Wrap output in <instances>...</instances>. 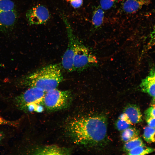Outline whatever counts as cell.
<instances>
[{
    "instance_id": "1",
    "label": "cell",
    "mask_w": 155,
    "mask_h": 155,
    "mask_svg": "<svg viewBox=\"0 0 155 155\" xmlns=\"http://www.w3.org/2000/svg\"><path fill=\"white\" fill-rule=\"evenodd\" d=\"M107 120L103 116L76 119L68 124V134L74 142L88 147L101 146L107 138Z\"/></svg>"
},
{
    "instance_id": "2",
    "label": "cell",
    "mask_w": 155,
    "mask_h": 155,
    "mask_svg": "<svg viewBox=\"0 0 155 155\" xmlns=\"http://www.w3.org/2000/svg\"><path fill=\"white\" fill-rule=\"evenodd\" d=\"M63 79L60 65L51 64L19 79L17 84L20 86L36 87L46 92L57 88Z\"/></svg>"
},
{
    "instance_id": "3",
    "label": "cell",
    "mask_w": 155,
    "mask_h": 155,
    "mask_svg": "<svg viewBox=\"0 0 155 155\" xmlns=\"http://www.w3.org/2000/svg\"><path fill=\"white\" fill-rule=\"evenodd\" d=\"M71 100V93L70 91L56 88L45 93L43 104L49 111H57L69 107Z\"/></svg>"
},
{
    "instance_id": "4",
    "label": "cell",
    "mask_w": 155,
    "mask_h": 155,
    "mask_svg": "<svg viewBox=\"0 0 155 155\" xmlns=\"http://www.w3.org/2000/svg\"><path fill=\"white\" fill-rule=\"evenodd\" d=\"M45 92L34 87H30L23 93L17 96L14 102L20 109L29 111L36 109V106L43 104V100Z\"/></svg>"
},
{
    "instance_id": "5",
    "label": "cell",
    "mask_w": 155,
    "mask_h": 155,
    "mask_svg": "<svg viewBox=\"0 0 155 155\" xmlns=\"http://www.w3.org/2000/svg\"><path fill=\"white\" fill-rule=\"evenodd\" d=\"M97 62L96 57L92 54L88 49L76 37L73 59V71L83 70Z\"/></svg>"
},
{
    "instance_id": "6",
    "label": "cell",
    "mask_w": 155,
    "mask_h": 155,
    "mask_svg": "<svg viewBox=\"0 0 155 155\" xmlns=\"http://www.w3.org/2000/svg\"><path fill=\"white\" fill-rule=\"evenodd\" d=\"M67 30L68 38V44L67 49L63 55L61 60V65L63 68L68 72L73 71V59L75 47L76 36L74 34L71 26L67 18L62 16Z\"/></svg>"
},
{
    "instance_id": "7",
    "label": "cell",
    "mask_w": 155,
    "mask_h": 155,
    "mask_svg": "<svg viewBox=\"0 0 155 155\" xmlns=\"http://www.w3.org/2000/svg\"><path fill=\"white\" fill-rule=\"evenodd\" d=\"M26 16L30 25L45 24L50 18L48 9L44 6L40 5L34 6L28 10Z\"/></svg>"
},
{
    "instance_id": "8",
    "label": "cell",
    "mask_w": 155,
    "mask_h": 155,
    "mask_svg": "<svg viewBox=\"0 0 155 155\" xmlns=\"http://www.w3.org/2000/svg\"><path fill=\"white\" fill-rule=\"evenodd\" d=\"M16 10L0 11V31L7 33L13 29L17 22Z\"/></svg>"
},
{
    "instance_id": "9",
    "label": "cell",
    "mask_w": 155,
    "mask_h": 155,
    "mask_svg": "<svg viewBox=\"0 0 155 155\" xmlns=\"http://www.w3.org/2000/svg\"><path fill=\"white\" fill-rule=\"evenodd\" d=\"M141 90L155 98V67L152 68L148 75L140 84Z\"/></svg>"
},
{
    "instance_id": "10",
    "label": "cell",
    "mask_w": 155,
    "mask_h": 155,
    "mask_svg": "<svg viewBox=\"0 0 155 155\" xmlns=\"http://www.w3.org/2000/svg\"><path fill=\"white\" fill-rule=\"evenodd\" d=\"M150 3V0H126L122 5V9L126 13H133Z\"/></svg>"
},
{
    "instance_id": "11",
    "label": "cell",
    "mask_w": 155,
    "mask_h": 155,
    "mask_svg": "<svg viewBox=\"0 0 155 155\" xmlns=\"http://www.w3.org/2000/svg\"><path fill=\"white\" fill-rule=\"evenodd\" d=\"M123 113L127 116L132 124L139 123L142 121L140 109L135 104L127 105L125 108Z\"/></svg>"
},
{
    "instance_id": "12",
    "label": "cell",
    "mask_w": 155,
    "mask_h": 155,
    "mask_svg": "<svg viewBox=\"0 0 155 155\" xmlns=\"http://www.w3.org/2000/svg\"><path fill=\"white\" fill-rule=\"evenodd\" d=\"M34 152L37 155H66L70 153L67 149L55 145L43 147L38 149Z\"/></svg>"
},
{
    "instance_id": "13",
    "label": "cell",
    "mask_w": 155,
    "mask_h": 155,
    "mask_svg": "<svg viewBox=\"0 0 155 155\" xmlns=\"http://www.w3.org/2000/svg\"><path fill=\"white\" fill-rule=\"evenodd\" d=\"M104 17V12L100 6L94 9L92 14V24L94 29L99 28L102 25Z\"/></svg>"
},
{
    "instance_id": "14",
    "label": "cell",
    "mask_w": 155,
    "mask_h": 155,
    "mask_svg": "<svg viewBox=\"0 0 155 155\" xmlns=\"http://www.w3.org/2000/svg\"><path fill=\"white\" fill-rule=\"evenodd\" d=\"M139 133V131L136 128L130 127L121 131V139L125 143L137 137Z\"/></svg>"
},
{
    "instance_id": "15",
    "label": "cell",
    "mask_w": 155,
    "mask_h": 155,
    "mask_svg": "<svg viewBox=\"0 0 155 155\" xmlns=\"http://www.w3.org/2000/svg\"><path fill=\"white\" fill-rule=\"evenodd\" d=\"M145 145L142 139L137 137L125 142L123 147V150L127 153L136 147Z\"/></svg>"
},
{
    "instance_id": "16",
    "label": "cell",
    "mask_w": 155,
    "mask_h": 155,
    "mask_svg": "<svg viewBox=\"0 0 155 155\" xmlns=\"http://www.w3.org/2000/svg\"><path fill=\"white\" fill-rule=\"evenodd\" d=\"M154 151L153 148L142 145L135 148L127 153L128 155H143L151 153Z\"/></svg>"
},
{
    "instance_id": "17",
    "label": "cell",
    "mask_w": 155,
    "mask_h": 155,
    "mask_svg": "<svg viewBox=\"0 0 155 155\" xmlns=\"http://www.w3.org/2000/svg\"><path fill=\"white\" fill-rule=\"evenodd\" d=\"M144 140L149 143L155 142V128L147 126L144 129L143 135Z\"/></svg>"
},
{
    "instance_id": "18",
    "label": "cell",
    "mask_w": 155,
    "mask_h": 155,
    "mask_svg": "<svg viewBox=\"0 0 155 155\" xmlns=\"http://www.w3.org/2000/svg\"><path fill=\"white\" fill-rule=\"evenodd\" d=\"M16 10L14 3L10 0H0V11Z\"/></svg>"
},
{
    "instance_id": "19",
    "label": "cell",
    "mask_w": 155,
    "mask_h": 155,
    "mask_svg": "<svg viewBox=\"0 0 155 155\" xmlns=\"http://www.w3.org/2000/svg\"><path fill=\"white\" fill-rule=\"evenodd\" d=\"M132 124L128 122L119 119L115 123V127L117 129L122 131L131 126Z\"/></svg>"
},
{
    "instance_id": "20",
    "label": "cell",
    "mask_w": 155,
    "mask_h": 155,
    "mask_svg": "<svg viewBox=\"0 0 155 155\" xmlns=\"http://www.w3.org/2000/svg\"><path fill=\"white\" fill-rule=\"evenodd\" d=\"M117 0H100V7L104 10L109 9L113 6Z\"/></svg>"
},
{
    "instance_id": "21",
    "label": "cell",
    "mask_w": 155,
    "mask_h": 155,
    "mask_svg": "<svg viewBox=\"0 0 155 155\" xmlns=\"http://www.w3.org/2000/svg\"><path fill=\"white\" fill-rule=\"evenodd\" d=\"M149 40L147 46V49H148L155 45V25L150 33Z\"/></svg>"
},
{
    "instance_id": "22",
    "label": "cell",
    "mask_w": 155,
    "mask_h": 155,
    "mask_svg": "<svg viewBox=\"0 0 155 155\" xmlns=\"http://www.w3.org/2000/svg\"><path fill=\"white\" fill-rule=\"evenodd\" d=\"M18 121H10L5 119L0 115V125H8L14 127L18 125Z\"/></svg>"
},
{
    "instance_id": "23",
    "label": "cell",
    "mask_w": 155,
    "mask_h": 155,
    "mask_svg": "<svg viewBox=\"0 0 155 155\" xmlns=\"http://www.w3.org/2000/svg\"><path fill=\"white\" fill-rule=\"evenodd\" d=\"M70 3L74 8H78L81 7L83 3V0H67Z\"/></svg>"
},
{
    "instance_id": "24",
    "label": "cell",
    "mask_w": 155,
    "mask_h": 155,
    "mask_svg": "<svg viewBox=\"0 0 155 155\" xmlns=\"http://www.w3.org/2000/svg\"><path fill=\"white\" fill-rule=\"evenodd\" d=\"M145 116H149L155 118V107L152 106L148 108L145 112Z\"/></svg>"
},
{
    "instance_id": "25",
    "label": "cell",
    "mask_w": 155,
    "mask_h": 155,
    "mask_svg": "<svg viewBox=\"0 0 155 155\" xmlns=\"http://www.w3.org/2000/svg\"><path fill=\"white\" fill-rule=\"evenodd\" d=\"M146 119L148 126L152 127H155V118L151 116H146Z\"/></svg>"
},
{
    "instance_id": "26",
    "label": "cell",
    "mask_w": 155,
    "mask_h": 155,
    "mask_svg": "<svg viewBox=\"0 0 155 155\" xmlns=\"http://www.w3.org/2000/svg\"><path fill=\"white\" fill-rule=\"evenodd\" d=\"M118 118L126 121L132 125L127 116L123 113L120 115Z\"/></svg>"
},
{
    "instance_id": "27",
    "label": "cell",
    "mask_w": 155,
    "mask_h": 155,
    "mask_svg": "<svg viewBox=\"0 0 155 155\" xmlns=\"http://www.w3.org/2000/svg\"><path fill=\"white\" fill-rule=\"evenodd\" d=\"M4 137V134L3 133L0 132V142L3 139Z\"/></svg>"
},
{
    "instance_id": "28",
    "label": "cell",
    "mask_w": 155,
    "mask_h": 155,
    "mask_svg": "<svg viewBox=\"0 0 155 155\" xmlns=\"http://www.w3.org/2000/svg\"><path fill=\"white\" fill-rule=\"evenodd\" d=\"M153 106L155 107V104L153 105Z\"/></svg>"
}]
</instances>
